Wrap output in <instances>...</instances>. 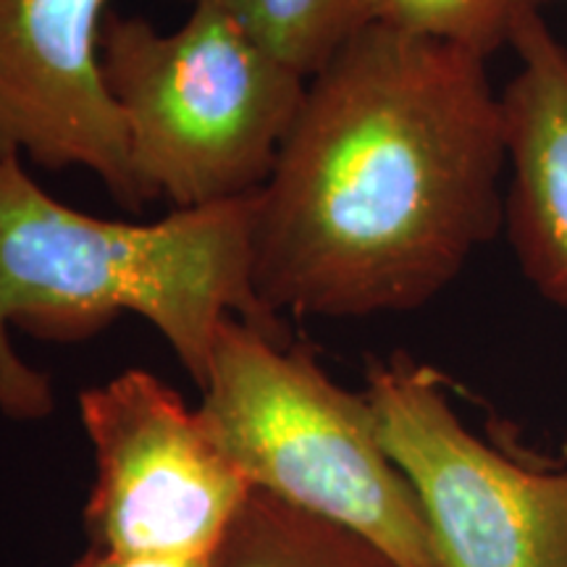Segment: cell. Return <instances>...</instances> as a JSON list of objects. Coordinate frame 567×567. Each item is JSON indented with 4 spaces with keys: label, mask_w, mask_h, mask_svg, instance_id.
<instances>
[{
    "label": "cell",
    "mask_w": 567,
    "mask_h": 567,
    "mask_svg": "<svg viewBox=\"0 0 567 567\" xmlns=\"http://www.w3.org/2000/svg\"><path fill=\"white\" fill-rule=\"evenodd\" d=\"M381 442L413 486L439 567H567V467H526L467 429L405 352L368 365Z\"/></svg>",
    "instance_id": "5"
},
{
    "label": "cell",
    "mask_w": 567,
    "mask_h": 567,
    "mask_svg": "<svg viewBox=\"0 0 567 567\" xmlns=\"http://www.w3.org/2000/svg\"><path fill=\"white\" fill-rule=\"evenodd\" d=\"M145 318L203 389L226 318L284 339L252 287V197L172 210L153 224L111 221L55 200L21 155H0V413H53L51 379L27 365L11 326L82 339L118 316Z\"/></svg>",
    "instance_id": "2"
},
{
    "label": "cell",
    "mask_w": 567,
    "mask_h": 567,
    "mask_svg": "<svg viewBox=\"0 0 567 567\" xmlns=\"http://www.w3.org/2000/svg\"><path fill=\"white\" fill-rule=\"evenodd\" d=\"M109 0H0V155L84 168L126 210L147 205L103 76Z\"/></svg>",
    "instance_id": "7"
},
{
    "label": "cell",
    "mask_w": 567,
    "mask_h": 567,
    "mask_svg": "<svg viewBox=\"0 0 567 567\" xmlns=\"http://www.w3.org/2000/svg\"><path fill=\"white\" fill-rule=\"evenodd\" d=\"M231 13L281 63L310 80L371 27V0H187Z\"/></svg>",
    "instance_id": "10"
},
{
    "label": "cell",
    "mask_w": 567,
    "mask_h": 567,
    "mask_svg": "<svg viewBox=\"0 0 567 567\" xmlns=\"http://www.w3.org/2000/svg\"><path fill=\"white\" fill-rule=\"evenodd\" d=\"M80 421L95 455L84 507L92 549L210 557L252 488L210 436L200 410L184 405L155 373L130 368L84 389Z\"/></svg>",
    "instance_id": "6"
},
{
    "label": "cell",
    "mask_w": 567,
    "mask_h": 567,
    "mask_svg": "<svg viewBox=\"0 0 567 567\" xmlns=\"http://www.w3.org/2000/svg\"><path fill=\"white\" fill-rule=\"evenodd\" d=\"M208 567H402L368 538L252 488Z\"/></svg>",
    "instance_id": "9"
},
{
    "label": "cell",
    "mask_w": 567,
    "mask_h": 567,
    "mask_svg": "<svg viewBox=\"0 0 567 567\" xmlns=\"http://www.w3.org/2000/svg\"><path fill=\"white\" fill-rule=\"evenodd\" d=\"M101 61L145 200L174 210L258 195L308 87L216 6L172 32L109 11Z\"/></svg>",
    "instance_id": "3"
},
{
    "label": "cell",
    "mask_w": 567,
    "mask_h": 567,
    "mask_svg": "<svg viewBox=\"0 0 567 567\" xmlns=\"http://www.w3.org/2000/svg\"><path fill=\"white\" fill-rule=\"evenodd\" d=\"M507 168L486 61L371 24L308 80L252 195V287L274 318L410 313L494 237Z\"/></svg>",
    "instance_id": "1"
},
{
    "label": "cell",
    "mask_w": 567,
    "mask_h": 567,
    "mask_svg": "<svg viewBox=\"0 0 567 567\" xmlns=\"http://www.w3.org/2000/svg\"><path fill=\"white\" fill-rule=\"evenodd\" d=\"M200 392L210 436L250 488L368 538L402 567H439L365 392L339 386L310 347L226 318Z\"/></svg>",
    "instance_id": "4"
},
{
    "label": "cell",
    "mask_w": 567,
    "mask_h": 567,
    "mask_svg": "<svg viewBox=\"0 0 567 567\" xmlns=\"http://www.w3.org/2000/svg\"><path fill=\"white\" fill-rule=\"evenodd\" d=\"M551 0H371V24L446 42L488 59L513 48L517 32Z\"/></svg>",
    "instance_id": "11"
},
{
    "label": "cell",
    "mask_w": 567,
    "mask_h": 567,
    "mask_svg": "<svg viewBox=\"0 0 567 567\" xmlns=\"http://www.w3.org/2000/svg\"><path fill=\"white\" fill-rule=\"evenodd\" d=\"M210 557L184 559V557H130L111 555V551L90 549L74 567H208Z\"/></svg>",
    "instance_id": "12"
},
{
    "label": "cell",
    "mask_w": 567,
    "mask_h": 567,
    "mask_svg": "<svg viewBox=\"0 0 567 567\" xmlns=\"http://www.w3.org/2000/svg\"><path fill=\"white\" fill-rule=\"evenodd\" d=\"M513 51L517 71L499 95L509 243L538 295L567 310V48L538 17Z\"/></svg>",
    "instance_id": "8"
}]
</instances>
